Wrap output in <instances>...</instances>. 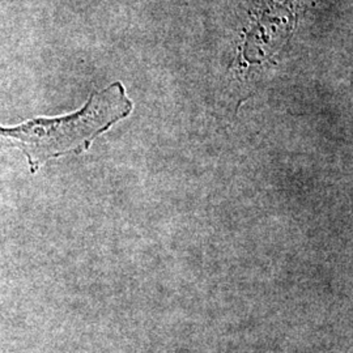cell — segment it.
Segmentation results:
<instances>
[{"mask_svg": "<svg viewBox=\"0 0 353 353\" xmlns=\"http://www.w3.org/2000/svg\"><path fill=\"white\" fill-rule=\"evenodd\" d=\"M134 109L122 83L93 93L76 113L58 118H34L19 126H0V152L19 150L36 173L51 159L88 151L103 132Z\"/></svg>", "mask_w": 353, "mask_h": 353, "instance_id": "obj_1", "label": "cell"}]
</instances>
